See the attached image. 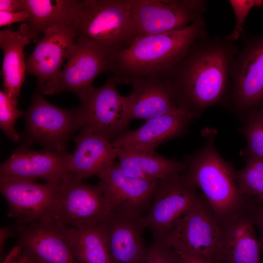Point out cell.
<instances>
[{"label":"cell","instance_id":"obj_34","mask_svg":"<svg viewBox=\"0 0 263 263\" xmlns=\"http://www.w3.org/2000/svg\"><path fill=\"white\" fill-rule=\"evenodd\" d=\"M25 10L24 0H0V11L19 12Z\"/></svg>","mask_w":263,"mask_h":263},{"label":"cell","instance_id":"obj_10","mask_svg":"<svg viewBox=\"0 0 263 263\" xmlns=\"http://www.w3.org/2000/svg\"><path fill=\"white\" fill-rule=\"evenodd\" d=\"M243 38L232 65L230 88L233 106L245 111L263 104V33Z\"/></svg>","mask_w":263,"mask_h":263},{"label":"cell","instance_id":"obj_18","mask_svg":"<svg viewBox=\"0 0 263 263\" xmlns=\"http://www.w3.org/2000/svg\"><path fill=\"white\" fill-rule=\"evenodd\" d=\"M131 84V93L123 97L129 123L133 119L148 120L180 109L170 86L163 77L141 78Z\"/></svg>","mask_w":263,"mask_h":263},{"label":"cell","instance_id":"obj_37","mask_svg":"<svg viewBox=\"0 0 263 263\" xmlns=\"http://www.w3.org/2000/svg\"><path fill=\"white\" fill-rule=\"evenodd\" d=\"M16 226H8L0 228V255L3 256L4 251V247L6 242L14 233H16Z\"/></svg>","mask_w":263,"mask_h":263},{"label":"cell","instance_id":"obj_17","mask_svg":"<svg viewBox=\"0 0 263 263\" xmlns=\"http://www.w3.org/2000/svg\"><path fill=\"white\" fill-rule=\"evenodd\" d=\"M68 154L47 149L32 150L25 145L15 150L0 165V177L57 183L69 176L67 171Z\"/></svg>","mask_w":263,"mask_h":263},{"label":"cell","instance_id":"obj_7","mask_svg":"<svg viewBox=\"0 0 263 263\" xmlns=\"http://www.w3.org/2000/svg\"><path fill=\"white\" fill-rule=\"evenodd\" d=\"M136 38L180 30L203 17L205 0H130Z\"/></svg>","mask_w":263,"mask_h":263},{"label":"cell","instance_id":"obj_32","mask_svg":"<svg viewBox=\"0 0 263 263\" xmlns=\"http://www.w3.org/2000/svg\"><path fill=\"white\" fill-rule=\"evenodd\" d=\"M249 215L260 232L259 240L261 250L263 251V202L253 200L249 209Z\"/></svg>","mask_w":263,"mask_h":263},{"label":"cell","instance_id":"obj_1","mask_svg":"<svg viewBox=\"0 0 263 263\" xmlns=\"http://www.w3.org/2000/svg\"><path fill=\"white\" fill-rule=\"evenodd\" d=\"M239 49L226 36L196 39L165 75L178 107L193 117L221 102L230 88Z\"/></svg>","mask_w":263,"mask_h":263},{"label":"cell","instance_id":"obj_16","mask_svg":"<svg viewBox=\"0 0 263 263\" xmlns=\"http://www.w3.org/2000/svg\"><path fill=\"white\" fill-rule=\"evenodd\" d=\"M43 34L26 60V73L38 78L39 87L58 75L76 43L74 22L50 27Z\"/></svg>","mask_w":263,"mask_h":263},{"label":"cell","instance_id":"obj_9","mask_svg":"<svg viewBox=\"0 0 263 263\" xmlns=\"http://www.w3.org/2000/svg\"><path fill=\"white\" fill-rule=\"evenodd\" d=\"M117 84L114 77L110 76L101 87H93L80 99L77 108L81 128L89 129L112 143L128 131L130 124Z\"/></svg>","mask_w":263,"mask_h":263},{"label":"cell","instance_id":"obj_30","mask_svg":"<svg viewBox=\"0 0 263 263\" xmlns=\"http://www.w3.org/2000/svg\"><path fill=\"white\" fill-rule=\"evenodd\" d=\"M229 2L235 16L236 23L231 34L226 36L234 42L245 35L246 19L251 10L255 7H263V0H229Z\"/></svg>","mask_w":263,"mask_h":263},{"label":"cell","instance_id":"obj_3","mask_svg":"<svg viewBox=\"0 0 263 263\" xmlns=\"http://www.w3.org/2000/svg\"><path fill=\"white\" fill-rule=\"evenodd\" d=\"M212 133L205 146L185 161L184 174L202 192L215 217L223 225L246 211L252 200L240 192L235 170L218 154Z\"/></svg>","mask_w":263,"mask_h":263},{"label":"cell","instance_id":"obj_8","mask_svg":"<svg viewBox=\"0 0 263 263\" xmlns=\"http://www.w3.org/2000/svg\"><path fill=\"white\" fill-rule=\"evenodd\" d=\"M24 114L28 143L39 144L47 149L65 151L71 136L82 128L77 108L67 110L56 106L41 93L33 95Z\"/></svg>","mask_w":263,"mask_h":263},{"label":"cell","instance_id":"obj_27","mask_svg":"<svg viewBox=\"0 0 263 263\" xmlns=\"http://www.w3.org/2000/svg\"><path fill=\"white\" fill-rule=\"evenodd\" d=\"M235 178L240 192L247 198L256 197L263 202V161L248 157L245 166L235 170Z\"/></svg>","mask_w":263,"mask_h":263},{"label":"cell","instance_id":"obj_19","mask_svg":"<svg viewBox=\"0 0 263 263\" xmlns=\"http://www.w3.org/2000/svg\"><path fill=\"white\" fill-rule=\"evenodd\" d=\"M141 217L112 211L101 223L113 263H141L147 247Z\"/></svg>","mask_w":263,"mask_h":263},{"label":"cell","instance_id":"obj_39","mask_svg":"<svg viewBox=\"0 0 263 263\" xmlns=\"http://www.w3.org/2000/svg\"><path fill=\"white\" fill-rule=\"evenodd\" d=\"M261 116H262V118H263V112L262 113H261Z\"/></svg>","mask_w":263,"mask_h":263},{"label":"cell","instance_id":"obj_36","mask_svg":"<svg viewBox=\"0 0 263 263\" xmlns=\"http://www.w3.org/2000/svg\"><path fill=\"white\" fill-rule=\"evenodd\" d=\"M1 263H26L23 256L20 247H15Z\"/></svg>","mask_w":263,"mask_h":263},{"label":"cell","instance_id":"obj_14","mask_svg":"<svg viewBox=\"0 0 263 263\" xmlns=\"http://www.w3.org/2000/svg\"><path fill=\"white\" fill-rule=\"evenodd\" d=\"M110 58L93 47L76 42L58 75L40 88L42 94L68 91L81 99L93 87L95 77L109 72Z\"/></svg>","mask_w":263,"mask_h":263},{"label":"cell","instance_id":"obj_4","mask_svg":"<svg viewBox=\"0 0 263 263\" xmlns=\"http://www.w3.org/2000/svg\"><path fill=\"white\" fill-rule=\"evenodd\" d=\"M75 41L108 56L126 49L136 38L130 0H85L74 20Z\"/></svg>","mask_w":263,"mask_h":263},{"label":"cell","instance_id":"obj_6","mask_svg":"<svg viewBox=\"0 0 263 263\" xmlns=\"http://www.w3.org/2000/svg\"><path fill=\"white\" fill-rule=\"evenodd\" d=\"M111 212L99 183L91 185L69 176L58 183L51 219L60 226L77 228L101 224Z\"/></svg>","mask_w":263,"mask_h":263},{"label":"cell","instance_id":"obj_26","mask_svg":"<svg viewBox=\"0 0 263 263\" xmlns=\"http://www.w3.org/2000/svg\"><path fill=\"white\" fill-rule=\"evenodd\" d=\"M72 255L78 263H113L100 224L64 227Z\"/></svg>","mask_w":263,"mask_h":263},{"label":"cell","instance_id":"obj_35","mask_svg":"<svg viewBox=\"0 0 263 263\" xmlns=\"http://www.w3.org/2000/svg\"><path fill=\"white\" fill-rule=\"evenodd\" d=\"M175 252L185 263H213L207 259L188 251L179 250Z\"/></svg>","mask_w":263,"mask_h":263},{"label":"cell","instance_id":"obj_24","mask_svg":"<svg viewBox=\"0 0 263 263\" xmlns=\"http://www.w3.org/2000/svg\"><path fill=\"white\" fill-rule=\"evenodd\" d=\"M117 158L122 170L135 178L158 181L183 173L185 161L165 157L155 151L117 149Z\"/></svg>","mask_w":263,"mask_h":263},{"label":"cell","instance_id":"obj_2","mask_svg":"<svg viewBox=\"0 0 263 263\" xmlns=\"http://www.w3.org/2000/svg\"><path fill=\"white\" fill-rule=\"evenodd\" d=\"M207 35L202 17L180 30L138 37L126 49L110 57L109 72L118 84L161 77L196 39Z\"/></svg>","mask_w":263,"mask_h":263},{"label":"cell","instance_id":"obj_12","mask_svg":"<svg viewBox=\"0 0 263 263\" xmlns=\"http://www.w3.org/2000/svg\"><path fill=\"white\" fill-rule=\"evenodd\" d=\"M59 182L40 184L0 177V191L8 205V216L18 224L52 220Z\"/></svg>","mask_w":263,"mask_h":263},{"label":"cell","instance_id":"obj_38","mask_svg":"<svg viewBox=\"0 0 263 263\" xmlns=\"http://www.w3.org/2000/svg\"><path fill=\"white\" fill-rule=\"evenodd\" d=\"M176 263H185V262H184L183 259L179 256Z\"/></svg>","mask_w":263,"mask_h":263},{"label":"cell","instance_id":"obj_28","mask_svg":"<svg viewBox=\"0 0 263 263\" xmlns=\"http://www.w3.org/2000/svg\"><path fill=\"white\" fill-rule=\"evenodd\" d=\"M243 132L247 142L248 157L263 161V119L261 114L252 113Z\"/></svg>","mask_w":263,"mask_h":263},{"label":"cell","instance_id":"obj_22","mask_svg":"<svg viewBox=\"0 0 263 263\" xmlns=\"http://www.w3.org/2000/svg\"><path fill=\"white\" fill-rule=\"evenodd\" d=\"M248 209L221 225L220 263H263L260 241Z\"/></svg>","mask_w":263,"mask_h":263},{"label":"cell","instance_id":"obj_15","mask_svg":"<svg viewBox=\"0 0 263 263\" xmlns=\"http://www.w3.org/2000/svg\"><path fill=\"white\" fill-rule=\"evenodd\" d=\"M64 227L50 219L18 224V245L27 263H78L72 255Z\"/></svg>","mask_w":263,"mask_h":263},{"label":"cell","instance_id":"obj_13","mask_svg":"<svg viewBox=\"0 0 263 263\" xmlns=\"http://www.w3.org/2000/svg\"><path fill=\"white\" fill-rule=\"evenodd\" d=\"M97 176L112 211L142 217L150 209L157 181L132 177L115 161Z\"/></svg>","mask_w":263,"mask_h":263},{"label":"cell","instance_id":"obj_31","mask_svg":"<svg viewBox=\"0 0 263 263\" xmlns=\"http://www.w3.org/2000/svg\"><path fill=\"white\" fill-rule=\"evenodd\" d=\"M178 255L162 237L153 236L141 263H176Z\"/></svg>","mask_w":263,"mask_h":263},{"label":"cell","instance_id":"obj_33","mask_svg":"<svg viewBox=\"0 0 263 263\" xmlns=\"http://www.w3.org/2000/svg\"><path fill=\"white\" fill-rule=\"evenodd\" d=\"M30 18V14L26 10L19 12L0 11V26H5L19 22H28Z\"/></svg>","mask_w":263,"mask_h":263},{"label":"cell","instance_id":"obj_23","mask_svg":"<svg viewBox=\"0 0 263 263\" xmlns=\"http://www.w3.org/2000/svg\"><path fill=\"white\" fill-rule=\"evenodd\" d=\"M32 41L27 22L21 23L16 30L4 29L0 32V47L3 52V91L15 101H18L26 73L24 48Z\"/></svg>","mask_w":263,"mask_h":263},{"label":"cell","instance_id":"obj_29","mask_svg":"<svg viewBox=\"0 0 263 263\" xmlns=\"http://www.w3.org/2000/svg\"><path fill=\"white\" fill-rule=\"evenodd\" d=\"M25 113L17 108V101L10 98L3 91H0V126L4 134L14 142L20 138L14 124Z\"/></svg>","mask_w":263,"mask_h":263},{"label":"cell","instance_id":"obj_21","mask_svg":"<svg viewBox=\"0 0 263 263\" xmlns=\"http://www.w3.org/2000/svg\"><path fill=\"white\" fill-rule=\"evenodd\" d=\"M75 150L69 154L67 171L69 177L83 180L97 174L117 158V150L105 137L82 128L74 138Z\"/></svg>","mask_w":263,"mask_h":263},{"label":"cell","instance_id":"obj_20","mask_svg":"<svg viewBox=\"0 0 263 263\" xmlns=\"http://www.w3.org/2000/svg\"><path fill=\"white\" fill-rule=\"evenodd\" d=\"M193 118L180 108L147 120L139 128L126 132L112 145L117 149L154 151L163 143L183 135Z\"/></svg>","mask_w":263,"mask_h":263},{"label":"cell","instance_id":"obj_25","mask_svg":"<svg viewBox=\"0 0 263 263\" xmlns=\"http://www.w3.org/2000/svg\"><path fill=\"white\" fill-rule=\"evenodd\" d=\"M81 0H24L25 10L31 15L27 22L34 41L50 27L73 23Z\"/></svg>","mask_w":263,"mask_h":263},{"label":"cell","instance_id":"obj_5","mask_svg":"<svg viewBox=\"0 0 263 263\" xmlns=\"http://www.w3.org/2000/svg\"><path fill=\"white\" fill-rule=\"evenodd\" d=\"M162 238L175 251H188L220 263L221 225L202 193Z\"/></svg>","mask_w":263,"mask_h":263},{"label":"cell","instance_id":"obj_11","mask_svg":"<svg viewBox=\"0 0 263 263\" xmlns=\"http://www.w3.org/2000/svg\"><path fill=\"white\" fill-rule=\"evenodd\" d=\"M200 194L184 173L158 180L150 207L140 218L142 226L153 236L163 237Z\"/></svg>","mask_w":263,"mask_h":263}]
</instances>
